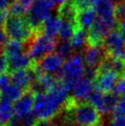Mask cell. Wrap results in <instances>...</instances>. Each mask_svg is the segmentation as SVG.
Segmentation results:
<instances>
[{
  "label": "cell",
  "mask_w": 125,
  "mask_h": 126,
  "mask_svg": "<svg viewBox=\"0 0 125 126\" xmlns=\"http://www.w3.org/2000/svg\"><path fill=\"white\" fill-rule=\"evenodd\" d=\"M35 94V93H34ZM68 91L60 83L47 93H36L32 112L40 122L50 121L61 110H63L68 100Z\"/></svg>",
  "instance_id": "obj_1"
},
{
  "label": "cell",
  "mask_w": 125,
  "mask_h": 126,
  "mask_svg": "<svg viewBox=\"0 0 125 126\" xmlns=\"http://www.w3.org/2000/svg\"><path fill=\"white\" fill-rule=\"evenodd\" d=\"M66 121L73 126H101V114L89 102H78L72 97L64 107Z\"/></svg>",
  "instance_id": "obj_2"
},
{
  "label": "cell",
  "mask_w": 125,
  "mask_h": 126,
  "mask_svg": "<svg viewBox=\"0 0 125 126\" xmlns=\"http://www.w3.org/2000/svg\"><path fill=\"white\" fill-rule=\"evenodd\" d=\"M84 55L79 53L72 54L64 62L60 72V81L67 91H72L77 82L85 77L86 68Z\"/></svg>",
  "instance_id": "obj_3"
},
{
  "label": "cell",
  "mask_w": 125,
  "mask_h": 126,
  "mask_svg": "<svg viewBox=\"0 0 125 126\" xmlns=\"http://www.w3.org/2000/svg\"><path fill=\"white\" fill-rule=\"evenodd\" d=\"M3 28L7 38L22 43L30 42L35 34V32L28 22L26 16L20 17L7 15Z\"/></svg>",
  "instance_id": "obj_4"
},
{
  "label": "cell",
  "mask_w": 125,
  "mask_h": 126,
  "mask_svg": "<svg viewBox=\"0 0 125 126\" xmlns=\"http://www.w3.org/2000/svg\"><path fill=\"white\" fill-rule=\"evenodd\" d=\"M57 45L58 42L55 38H51L42 32H36L33 38L30 41L28 53L32 61L35 63H38L44 56L53 53Z\"/></svg>",
  "instance_id": "obj_5"
},
{
  "label": "cell",
  "mask_w": 125,
  "mask_h": 126,
  "mask_svg": "<svg viewBox=\"0 0 125 126\" xmlns=\"http://www.w3.org/2000/svg\"><path fill=\"white\" fill-rule=\"evenodd\" d=\"M55 6L52 0H35L26 14L27 20L35 33L41 32L42 24L52 16V10Z\"/></svg>",
  "instance_id": "obj_6"
},
{
  "label": "cell",
  "mask_w": 125,
  "mask_h": 126,
  "mask_svg": "<svg viewBox=\"0 0 125 126\" xmlns=\"http://www.w3.org/2000/svg\"><path fill=\"white\" fill-rule=\"evenodd\" d=\"M119 100H120L119 96L114 94L113 92L103 93L102 91L98 90L96 88L88 98V101L91 105H93L97 109L100 114L104 115L114 113Z\"/></svg>",
  "instance_id": "obj_7"
},
{
  "label": "cell",
  "mask_w": 125,
  "mask_h": 126,
  "mask_svg": "<svg viewBox=\"0 0 125 126\" xmlns=\"http://www.w3.org/2000/svg\"><path fill=\"white\" fill-rule=\"evenodd\" d=\"M107 55L117 60L125 61V40L119 31L113 30L103 42Z\"/></svg>",
  "instance_id": "obj_8"
},
{
  "label": "cell",
  "mask_w": 125,
  "mask_h": 126,
  "mask_svg": "<svg viewBox=\"0 0 125 126\" xmlns=\"http://www.w3.org/2000/svg\"><path fill=\"white\" fill-rule=\"evenodd\" d=\"M120 79V73L114 70H97L95 78L96 88L103 93H111Z\"/></svg>",
  "instance_id": "obj_9"
},
{
  "label": "cell",
  "mask_w": 125,
  "mask_h": 126,
  "mask_svg": "<svg viewBox=\"0 0 125 126\" xmlns=\"http://www.w3.org/2000/svg\"><path fill=\"white\" fill-rule=\"evenodd\" d=\"M107 57V52L102 45H88L85 49L84 61L87 68L97 70Z\"/></svg>",
  "instance_id": "obj_10"
},
{
  "label": "cell",
  "mask_w": 125,
  "mask_h": 126,
  "mask_svg": "<svg viewBox=\"0 0 125 126\" xmlns=\"http://www.w3.org/2000/svg\"><path fill=\"white\" fill-rule=\"evenodd\" d=\"M63 63H64V61L62 56L57 53H52L44 56L37 63V67L39 70L43 73L53 75L58 72L59 73L61 72Z\"/></svg>",
  "instance_id": "obj_11"
},
{
  "label": "cell",
  "mask_w": 125,
  "mask_h": 126,
  "mask_svg": "<svg viewBox=\"0 0 125 126\" xmlns=\"http://www.w3.org/2000/svg\"><path fill=\"white\" fill-rule=\"evenodd\" d=\"M95 88V80L85 76L76 84L74 89L72 90V98L78 102L86 101V99L89 98Z\"/></svg>",
  "instance_id": "obj_12"
},
{
  "label": "cell",
  "mask_w": 125,
  "mask_h": 126,
  "mask_svg": "<svg viewBox=\"0 0 125 126\" xmlns=\"http://www.w3.org/2000/svg\"><path fill=\"white\" fill-rule=\"evenodd\" d=\"M36 64L32 68L10 73L13 83L18 86L19 88H21L24 91L30 90L31 85L33 84V82L37 78V74H36V70H35Z\"/></svg>",
  "instance_id": "obj_13"
},
{
  "label": "cell",
  "mask_w": 125,
  "mask_h": 126,
  "mask_svg": "<svg viewBox=\"0 0 125 126\" xmlns=\"http://www.w3.org/2000/svg\"><path fill=\"white\" fill-rule=\"evenodd\" d=\"M35 101V94L31 90L25 91L23 95L15 102V115L22 117L32 112Z\"/></svg>",
  "instance_id": "obj_14"
},
{
  "label": "cell",
  "mask_w": 125,
  "mask_h": 126,
  "mask_svg": "<svg viewBox=\"0 0 125 126\" xmlns=\"http://www.w3.org/2000/svg\"><path fill=\"white\" fill-rule=\"evenodd\" d=\"M7 60H8V73L32 68L36 64L32 61L31 56L29 55V53L26 52L9 57L7 58Z\"/></svg>",
  "instance_id": "obj_15"
},
{
  "label": "cell",
  "mask_w": 125,
  "mask_h": 126,
  "mask_svg": "<svg viewBox=\"0 0 125 126\" xmlns=\"http://www.w3.org/2000/svg\"><path fill=\"white\" fill-rule=\"evenodd\" d=\"M97 18V13L96 8L94 7H90L84 10L77 12V27L86 32L89 31L91 27L94 25L95 21Z\"/></svg>",
  "instance_id": "obj_16"
},
{
  "label": "cell",
  "mask_w": 125,
  "mask_h": 126,
  "mask_svg": "<svg viewBox=\"0 0 125 126\" xmlns=\"http://www.w3.org/2000/svg\"><path fill=\"white\" fill-rule=\"evenodd\" d=\"M115 6L116 4L113 0H101L94 7L97 10L98 18L109 21H118L115 17Z\"/></svg>",
  "instance_id": "obj_17"
},
{
  "label": "cell",
  "mask_w": 125,
  "mask_h": 126,
  "mask_svg": "<svg viewBox=\"0 0 125 126\" xmlns=\"http://www.w3.org/2000/svg\"><path fill=\"white\" fill-rule=\"evenodd\" d=\"M62 24V19L58 15L57 16H51L42 24L41 32L42 33H44L45 35L51 37V38H55L57 35H59Z\"/></svg>",
  "instance_id": "obj_18"
},
{
  "label": "cell",
  "mask_w": 125,
  "mask_h": 126,
  "mask_svg": "<svg viewBox=\"0 0 125 126\" xmlns=\"http://www.w3.org/2000/svg\"><path fill=\"white\" fill-rule=\"evenodd\" d=\"M14 115L13 102L2 97L0 98V126H7Z\"/></svg>",
  "instance_id": "obj_19"
},
{
  "label": "cell",
  "mask_w": 125,
  "mask_h": 126,
  "mask_svg": "<svg viewBox=\"0 0 125 126\" xmlns=\"http://www.w3.org/2000/svg\"><path fill=\"white\" fill-rule=\"evenodd\" d=\"M71 45L73 47L74 51H80L82 49H86L88 44V37L87 33L85 30L77 28L74 33L73 37L70 40Z\"/></svg>",
  "instance_id": "obj_20"
},
{
  "label": "cell",
  "mask_w": 125,
  "mask_h": 126,
  "mask_svg": "<svg viewBox=\"0 0 125 126\" xmlns=\"http://www.w3.org/2000/svg\"><path fill=\"white\" fill-rule=\"evenodd\" d=\"M77 12L71 1H67L62 5L59 6L58 16L62 20L72 21L77 24Z\"/></svg>",
  "instance_id": "obj_21"
},
{
  "label": "cell",
  "mask_w": 125,
  "mask_h": 126,
  "mask_svg": "<svg viewBox=\"0 0 125 126\" xmlns=\"http://www.w3.org/2000/svg\"><path fill=\"white\" fill-rule=\"evenodd\" d=\"M25 45L24 43L17 41H8L6 42L3 48V53L7 56V58L12 57L14 55H17L18 53H21L25 52Z\"/></svg>",
  "instance_id": "obj_22"
},
{
  "label": "cell",
  "mask_w": 125,
  "mask_h": 126,
  "mask_svg": "<svg viewBox=\"0 0 125 126\" xmlns=\"http://www.w3.org/2000/svg\"><path fill=\"white\" fill-rule=\"evenodd\" d=\"M78 28L75 22L68 20H62V24L59 32V37L62 41H70L73 37L76 30Z\"/></svg>",
  "instance_id": "obj_23"
},
{
  "label": "cell",
  "mask_w": 125,
  "mask_h": 126,
  "mask_svg": "<svg viewBox=\"0 0 125 126\" xmlns=\"http://www.w3.org/2000/svg\"><path fill=\"white\" fill-rule=\"evenodd\" d=\"M24 92L25 91L23 90L22 88H19L18 86H17L16 84L13 83V84L9 87V88L2 95V97L7 98V99H9V100H11L12 102L17 101V99L23 95Z\"/></svg>",
  "instance_id": "obj_24"
},
{
  "label": "cell",
  "mask_w": 125,
  "mask_h": 126,
  "mask_svg": "<svg viewBox=\"0 0 125 126\" xmlns=\"http://www.w3.org/2000/svg\"><path fill=\"white\" fill-rule=\"evenodd\" d=\"M57 52L56 53L60 54L62 58H69L73 53V47L71 45L70 41H61L57 45Z\"/></svg>",
  "instance_id": "obj_25"
},
{
  "label": "cell",
  "mask_w": 125,
  "mask_h": 126,
  "mask_svg": "<svg viewBox=\"0 0 125 126\" xmlns=\"http://www.w3.org/2000/svg\"><path fill=\"white\" fill-rule=\"evenodd\" d=\"M12 84H13V81H12V77L10 73L7 72V73L0 75V95L2 96Z\"/></svg>",
  "instance_id": "obj_26"
},
{
  "label": "cell",
  "mask_w": 125,
  "mask_h": 126,
  "mask_svg": "<svg viewBox=\"0 0 125 126\" xmlns=\"http://www.w3.org/2000/svg\"><path fill=\"white\" fill-rule=\"evenodd\" d=\"M28 12V9L25 8L19 2H17V0H14L13 3L11 4L10 7L8 9V15H12V16H26Z\"/></svg>",
  "instance_id": "obj_27"
},
{
  "label": "cell",
  "mask_w": 125,
  "mask_h": 126,
  "mask_svg": "<svg viewBox=\"0 0 125 126\" xmlns=\"http://www.w3.org/2000/svg\"><path fill=\"white\" fill-rule=\"evenodd\" d=\"M115 17L118 21L125 18V4L120 2L115 6Z\"/></svg>",
  "instance_id": "obj_28"
},
{
  "label": "cell",
  "mask_w": 125,
  "mask_h": 126,
  "mask_svg": "<svg viewBox=\"0 0 125 126\" xmlns=\"http://www.w3.org/2000/svg\"><path fill=\"white\" fill-rule=\"evenodd\" d=\"M125 114V95L122 96L120 100H119V103L117 105V108L115 110L114 113H113V116H121V115H124Z\"/></svg>",
  "instance_id": "obj_29"
},
{
  "label": "cell",
  "mask_w": 125,
  "mask_h": 126,
  "mask_svg": "<svg viewBox=\"0 0 125 126\" xmlns=\"http://www.w3.org/2000/svg\"><path fill=\"white\" fill-rule=\"evenodd\" d=\"M8 72V60L3 53L0 54V75Z\"/></svg>",
  "instance_id": "obj_30"
},
{
  "label": "cell",
  "mask_w": 125,
  "mask_h": 126,
  "mask_svg": "<svg viewBox=\"0 0 125 126\" xmlns=\"http://www.w3.org/2000/svg\"><path fill=\"white\" fill-rule=\"evenodd\" d=\"M13 1L14 0H0V13L8 12V9Z\"/></svg>",
  "instance_id": "obj_31"
},
{
  "label": "cell",
  "mask_w": 125,
  "mask_h": 126,
  "mask_svg": "<svg viewBox=\"0 0 125 126\" xmlns=\"http://www.w3.org/2000/svg\"><path fill=\"white\" fill-rule=\"evenodd\" d=\"M112 123L115 126H125V114L121 116H113Z\"/></svg>",
  "instance_id": "obj_32"
},
{
  "label": "cell",
  "mask_w": 125,
  "mask_h": 126,
  "mask_svg": "<svg viewBox=\"0 0 125 126\" xmlns=\"http://www.w3.org/2000/svg\"><path fill=\"white\" fill-rule=\"evenodd\" d=\"M17 2H19V3L25 7V8H27V9H30V7L33 5V3L35 2V0H17Z\"/></svg>",
  "instance_id": "obj_33"
},
{
  "label": "cell",
  "mask_w": 125,
  "mask_h": 126,
  "mask_svg": "<svg viewBox=\"0 0 125 126\" xmlns=\"http://www.w3.org/2000/svg\"><path fill=\"white\" fill-rule=\"evenodd\" d=\"M119 32H121V34L125 40V18L119 21Z\"/></svg>",
  "instance_id": "obj_34"
},
{
  "label": "cell",
  "mask_w": 125,
  "mask_h": 126,
  "mask_svg": "<svg viewBox=\"0 0 125 126\" xmlns=\"http://www.w3.org/2000/svg\"><path fill=\"white\" fill-rule=\"evenodd\" d=\"M37 126H56V125L53 124L52 123H51L50 121H42V122H39Z\"/></svg>",
  "instance_id": "obj_35"
},
{
  "label": "cell",
  "mask_w": 125,
  "mask_h": 126,
  "mask_svg": "<svg viewBox=\"0 0 125 126\" xmlns=\"http://www.w3.org/2000/svg\"><path fill=\"white\" fill-rule=\"evenodd\" d=\"M122 76H123V78H125V61L123 63V68H122Z\"/></svg>",
  "instance_id": "obj_36"
},
{
  "label": "cell",
  "mask_w": 125,
  "mask_h": 126,
  "mask_svg": "<svg viewBox=\"0 0 125 126\" xmlns=\"http://www.w3.org/2000/svg\"><path fill=\"white\" fill-rule=\"evenodd\" d=\"M3 48H4V44L0 43V54L3 53Z\"/></svg>",
  "instance_id": "obj_37"
},
{
  "label": "cell",
  "mask_w": 125,
  "mask_h": 126,
  "mask_svg": "<svg viewBox=\"0 0 125 126\" xmlns=\"http://www.w3.org/2000/svg\"><path fill=\"white\" fill-rule=\"evenodd\" d=\"M107 126H115L113 123H111V124H109V125H107Z\"/></svg>",
  "instance_id": "obj_38"
},
{
  "label": "cell",
  "mask_w": 125,
  "mask_h": 126,
  "mask_svg": "<svg viewBox=\"0 0 125 126\" xmlns=\"http://www.w3.org/2000/svg\"><path fill=\"white\" fill-rule=\"evenodd\" d=\"M121 2H122V3H123V4H125V0H121Z\"/></svg>",
  "instance_id": "obj_39"
},
{
  "label": "cell",
  "mask_w": 125,
  "mask_h": 126,
  "mask_svg": "<svg viewBox=\"0 0 125 126\" xmlns=\"http://www.w3.org/2000/svg\"><path fill=\"white\" fill-rule=\"evenodd\" d=\"M52 1H53V2H54V3H55L56 5H57V0H52Z\"/></svg>",
  "instance_id": "obj_40"
},
{
  "label": "cell",
  "mask_w": 125,
  "mask_h": 126,
  "mask_svg": "<svg viewBox=\"0 0 125 126\" xmlns=\"http://www.w3.org/2000/svg\"><path fill=\"white\" fill-rule=\"evenodd\" d=\"M0 98H1V95H0Z\"/></svg>",
  "instance_id": "obj_41"
}]
</instances>
